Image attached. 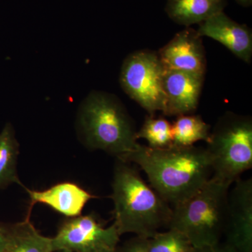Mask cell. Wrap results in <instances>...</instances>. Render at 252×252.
Returning <instances> with one entry per match:
<instances>
[{
	"label": "cell",
	"instance_id": "1",
	"mask_svg": "<svg viewBox=\"0 0 252 252\" xmlns=\"http://www.w3.org/2000/svg\"><path fill=\"white\" fill-rule=\"evenodd\" d=\"M119 160L137 164L151 187L172 207L198 191L210 180L212 172L206 149L194 146L154 149L137 143Z\"/></svg>",
	"mask_w": 252,
	"mask_h": 252
},
{
	"label": "cell",
	"instance_id": "2",
	"mask_svg": "<svg viewBox=\"0 0 252 252\" xmlns=\"http://www.w3.org/2000/svg\"><path fill=\"white\" fill-rule=\"evenodd\" d=\"M110 198L119 234L133 233L149 239L171 220L172 207L147 184L130 162L117 159Z\"/></svg>",
	"mask_w": 252,
	"mask_h": 252
},
{
	"label": "cell",
	"instance_id": "3",
	"mask_svg": "<svg viewBox=\"0 0 252 252\" xmlns=\"http://www.w3.org/2000/svg\"><path fill=\"white\" fill-rule=\"evenodd\" d=\"M78 135L91 150H101L117 159L132 152L137 144L135 123L120 100L101 91L91 93L77 114Z\"/></svg>",
	"mask_w": 252,
	"mask_h": 252
},
{
	"label": "cell",
	"instance_id": "4",
	"mask_svg": "<svg viewBox=\"0 0 252 252\" xmlns=\"http://www.w3.org/2000/svg\"><path fill=\"white\" fill-rule=\"evenodd\" d=\"M231 186L210 177L190 198L172 207L168 228L184 233L194 248L220 243Z\"/></svg>",
	"mask_w": 252,
	"mask_h": 252
},
{
	"label": "cell",
	"instance_id": "5",
	"mask_svg": "<svg viewBox=\"0 0 252 252\" xmlns=\"http://www.w3.org/2000/svg\"><path fill=\"white\" fill-rule=\"evenodd\" d=\"M207 144L212 178L233 185L252 167V118L225 112Z\"/></svg>",
	"mask_w": 252,
	"mask_h": 252
},
{
	"label": "cell",
	"instance_id": "6",
	"mask_svg": "<svg viewBox=\"0 0 252 252\" xmlns=\"http://www.w3.org/2000/svg\"><path fill=\"white\" fill-rule=\"evenodd\" d=\"M165 72L158 54L147 50L134 52L123 63L120 74L122 89L149 116L165 112Z\"/></svg>",
	"mask_w": 252,
	"mask_h": 252
},
{
	"label": "cell",
	"instance_id": "7",
	"mask_svg": "<svg viewBox=\"0 0 252 252\" xmlns=\"http://www.w3.org/2000/svg\"><path fill=\"white\" fill-rule=\"evenodd\" d=\"M121 235L115 223L104 227L94 214L64 220L52 238L54 252H99L117 248Z\"/></svg>",
	"mask_w": 252,
	"mask_h": 252
},
{
	"label": "cell",
	"instance_id": "8",
	"mask_svg": "<svg viewBox=\"0 0 252 252\" xmlns=\"http://www.w3.org/2000/svg\"><path fill=\"white\" fill-rule=\"evenodd\" d=\"M228 193L224 232L238 252H252V180L238 179Z\"/></svg>",
	"mask_w": 252,
	"mask_h": 252
},
{
	"label": "cell",
	"instance_id": "9",
	"mask_svg": "<svg viewBox=\"0 0 252 252\" xmlns=\"http://www.w3.org/2000/svg\"><path fill=\"white\" fill-rule=\"evenodd\" d=\"M158 54L166 69L205 74V48L201 37L191 28L177 33Z\"/></svg>",
	"mask_w": 252,
	"mask_h": 252
},
{
	"label": "cell",
	"instance_id": "10",
	"mask_svg": "<svg viewBox=\"0 0 252 252\" xmlns=\"http://www.w3.org/2000/svg\"><path fill=\"white\" fill-rule=\"evenodd\" d=\"M205 74L165 69L164 91L166 96L165 116L178 117L196 110Z\"/></svg>",
	"mask_w": 252,
	"mask_h": 252
},
{
	"label": "cell",
	"instance_id": "11",
	"mask_svg": "<svg viewBox=\"0 0 252 252\" xmlns=\"http://www.w3.org/2000/svg\"><path fill=\"white\" fill-rule=\"evenodd\" d=\"M197 33L219 41L244 62L252 57V33L250 28L228 17L223 11L200 23Z\"/></svg>",
	"mask_w": 252,
	"mask_h": 252
},
{
	"label": "cell",
	"instance_id": "12",
	"mask_svg": "<svg viewBox=\"0 0 252 252\" xmlns=\"http://www.w3.org/2000/svg\"><path fill=\"white\" fill-rule=\"evenodd\" d=\"M31 198L30 211L36 203L44 204L64 216H79L86 203L95 198L79 186L71 182H63L43 190H31L23 187Z\"/></svg>",
	"mask_w": 252,
	"mask_h": 252
},
{
	"label": "cell",
	"instance_id": "13",
	"mask_svg": "<svg viewBox=\"0 0 252 252\" xmlns=\"http://www.w3.org/2000/svg\"><path fill=\"white\" fill-rule=\"evenodd\" d=\"M225 0H167L165 11L177 24L189 28L223 11Z\"/></svg>",
	"mask_w": 252,
	"mask_h": 252
},
{
	"label": "cell",
	"instance_id": "14",
	"mask_svg": "<svg viewBox=\"0 0 252 252\" xmlns=\"http://www.w3.org/2000/svg\"><path fill=\"white\" fill-rule=\"evenodd\" d=\"M26 220L10 226L4 252H54L52 238L44 236Z\"/></svg>",
	"mask_w": 252,
	"mask_h": 252
},
{
	"label": "cell",
	"instance_id": "15",
	"mask_svg": "<svg viewBox=\"0 0 252 252\" xmlns=\"http://www.w3.org/2000/svg\"><path fill=\"white\" fill-rule=\"evenodd\" d=\"M19 144L14 127L6 124L0 132V190L12 184L24 186L20 182L17 172Z\"/></svg>",
	"mask_w": 252,
	"mask_h": 252
},
{
	"label": "cell",
	"instance_id": "16",
	"mask_svg": "<svg viewBox=\"0 0 252 252\" xmlns=\"http://www.w3.org/2000/svg\"><path fill=\"white\" fill-rule=\"evenodd\" d=\"M172 146L192 147L199 141L208 143L211 135V126L202 117L194 114L177 117L172 124Z\"/></svg>",
	"mask_w": 252,
	"mask_h": 252
},
{
	"label": "cell",
	"instance_id": "17",
	"mask_svg": "<svg viewBox=\"0 0 252 252\" xmlns=\"http://www.w3.org/2000/svg\"><path fill=\"white\" fill-rule=\"evenodd\" d=\"M137 139L147 141L151 148H167L172 144V124L165 118L149 116L137 131Z\"/></svg>",
	"mask_w": 252,
	"mask_h": 252
},
{
	"label": "cell",
	"instance_id": "18",
	"mask_svg": "<svg viewBox=\"0 0 252 252\" xmlns=\"http://www.w3.org/2000/svg\"><path fill=\"white\" fill-rule=\"evenodd\" d=\"M147 248L149 252H193L195 249L187 237L175 228L158 232L147 239Z\"/></svg>",
	"mask_w": 252,
	"mask_h": 252
},
{
	"label": "cell",
	"instance_id": "19",
	"mask_svg": "<svg viewBox=\"0 0 252 252\" xmlns=\"http://www.w3.org/2000/svg\"><path fill=\"white\" fill-rule=\"evenodd\" d=\"M120 250L121 252H149L147 239L135 237L127 242Z\"/></svg>",
	"mask_w": 252,
	"mask_h": 252
},
{
	"label": "cell",
	"instance_id": "20",
	"mask_svg": "<svg viewBox=\"0 0 252 252\" xmlns=\"http://www.w3.org/2000/svg\"><path fill=\"white\" fill-rule=\"evenodd\" d=\"M193 252H238L230 245L226 243H218L210 246L203 247V248H195Z\"/></svg>",
	"mask_w": 252,
	"mask_h": 252
},
{
	"label": "cell",
	"instance_id": "21",
	"mask_svg": "<svg viewBox=\"0 0 252 252\" xmlns=\"http://www.w3.org/2000/svg\"><path fill=\"white\" fill-rule=\"evenodd\" d=\"M10 226L0 224V252H4L8 236H9Z\"/></svg>",
	"mask_w": 252,
	"mask_h": 252
},
{
	"label": "cell",
	"instance_id": "22",
	"mask_svg": "<svg viewBox=\"0 0 252 252\" xmlns=\"http://www.w3.org/2000/svg\"><path fill=\"white\" fill-rule=\"evenodd\" d=\"M239 4L243 6H250L252 4V0H235Z\"/></svg>",
	"mask_w": 252,
	"mask_h": 252
},
{
	"label": "cell",
	"instance_id": "23",
	"mask_svg": "<svg viewBox=\"0 0 252 252\" xmlns=\"http://www.w3.org/2000/svg\"><path fill=\"white\" fill-rule=\"evenodd\" d=\"M99 252H121L120 250H118L117 248L115 249H112V250H102V251Z\"/></svg>",
	"mask_w": 252,
	"mask_h": 252
},
{
	"label": "cell",
	"instance_id": "24",
	"mask_svg": "<svg viewBox=\"0 0 252 252\" xmlns=\"http://www.w3.org/2000/svg\"><path fill=\"white\" fill-rule=\"evenodd\" d=\"M54 252H72L64 251V250H60V251H56Z\"/></svg>",
	"mask_w": 252,
	"mask_h": 252
}]
</instances>
